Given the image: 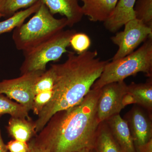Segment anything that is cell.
Returning <instances> with one entry per match:
<instances>
[{"mask_svg": "<svg viewBox=\"0 0 152 152\" xmlns=\"http://www.w3.org/2000/svg\"><path fill=\"white\" fill-rule=\"evenodd\" d=\"M75 30H63L34 48L23 52L24 60L20 67L21 75L46 70L48 63L61 58L70 46Z\"/></svg>", "mask_w": 152, "mask_h": 152, "instance_id": "obj_5", "label": "cell"}, {"mask_svg": "<svg viewBox=\"0 0 152 152\" xmlns=\"http://www.w3.org/2000/svg\"><path fill=\"white\" fill-rule=\"evenodd\" d=\"M126 105L137 104L146 110L152 116V77L149 78L146 83H132L127 86L126 97Z\"/></svg>", "mask_w": 152, "mask_h": 152, "instance_id": "obj_12", "label": "cell"}, {"mask_svg": "<svg viewBox=\"0 0 152 152\" xmlns=\"http://www.w3.org/2000/svg\"><path fill=\"white\" fill-rule=\"evenodd\" d=\"M2 17H3L2 15V14H1V13H0V18H2Z\"/></svg>", "mask_w": 152, "mask_h": 152, "instance_id": "obj_29", "label": "cell"}, {"mask_svg": "<svg viewBox=\"0 0 152 152\" xmlns=\"http://www.w3.org/2000/svg\"><path fill=\"white\" fill-rule=\"evenodd\" d=\"M134 11L136 18L152 28V0H137Z\"/></svg>", "mask_w": 152, "mask_h": 152, "instance_id": "obj_20", "label": "cell"}, {"mask_svg": "<svg viewBox=\"0 0 152 152\" xmlns=\"http://www.w3.org/2000/svg\"><path fill=\"white\" fill-rule=\"evenodd\" d=\"M7 152H9L8 151H7Z\"/></svg>", "mask_w": 152, "mask_h": 152, "instance_id": "obj_30", "label": "cell"}, {"mask_svg": "<svg viewBox=\"0 0 152 152\" xmlns=\"http://www.w3.org/2000/svg\"><path fill=\"white\" fill-rule=\"evenodd\" d=\"M66 26L65 18H56L46 6L41 3L28 21L14 30L12 39L16 48L23 52L47 40Z\"/></svg>", "mask_w": 152, "mask_h": 152, "instance_id": "obj_3", "label": "cell"}, {"mask_svg": "<svg viewBox=\"0 0 152 152\" xmlns=\"http://www.w3.org/2000/svg\"><path fill=\"white\" fill-rule=\"evenodd\" d=\"M98 56L96 50L77 55L69 52L64 62L51 65L55 77L53 96L35 121L37 133L57 112L77 105L84 99L110 61Z\"/></svg>", "mask_w": 152, "mask_h": 152, "instance_id": "obj_1", "label": "cell"}, {"mask_svg": "<svg viewBox=\"0 0 152 152\" xmlns=\"http://www.w3.org/2000/svg\"><path fill=\"white\" fill-rule=\"evenodd\" d=\"M90 149L86 148L80 150V151H77L74 152H89L90 151Z\"/></svg>", "mask_w": 152, "mask_h": 152, "instance_id": "obj_27", "label": "cell"}, {"mask_svg": "<svg viewBox=\"0 0 152 152\" xmlns=\"http://www.w3.org/2000/svg\"><path fill=\"white\" fill-rule=\"evenodd\" d=\"M124 29L111 38L113 43L118 47L112 61L120 59L132 53L147 39L152 36V28L135 18L127 22Z\"/></svg>", "mask_w": 152, "mask_h": 152, "instance_id": "obj_6", "label": "cell"}, {"mask_svg": "<svg viewBox=\"0 0 152 152\" xmlns=\"http://www.w3.org/2000/svg\"><path fill=\"white\" fill-rule=\"evenodd\" d=\"M139 72L152 77V36L137 50L120 59L109 61L92 89H100L111 83L123 81Z\"/></svg>", "mask_w": 152, "mask_h": 152, "instance_id": "obj_4", "label": "cell"}, {"mask_svg": "<svg viewBox=\"0 0 152 152\" xmlns=\"http://www.w3.org/2000/svg\"><path fill=\"white\" fill-rule=\"evenodd\" d=\"M100 89H91L80 103L56 113L34 140L51 152L94 148L100 124L97 105Z\"/></svg>", "mask_w": 152, "mask_h": 152, "instance_id": "obj_2", "label": "cell"}, {"mask_svg": "<svg viewBox=\"0 0 152 152\" xmlns=\"http://www.w3.org/2000/svg\"><path fill=\"white\" fill-rule=\"evenodd\" d=\"M53 90L37 94L35 96L33 101L32 110L33 113L38 115L48 103L50 100L53 96Z\"/></svg>", "mask_w": 152, "mask_h": 152, "instance_id": "obj_23", "label": "cell"}, {"mask_svg": "<svg viewBox=\"0 0 152 152\" xmlns=\"http://www.w3.org/2000/svg\"><path fill=\"white\" fill-rule=\"evenodd\" d=\"M41 5V2L37 0L29 7L18 11L12 16L0 22V34L10 32L23 24L28 18L35 13Z\"/></svg>", "mask_w": 152, "mask_h": 152, "instance_id": "obj_17", "label": "cell"}, {"mask_svg": "<svg viewBox=\"0 0 152 152\" xmlns=\"http://www.w3.org/2000/svg\"><path fill=\"white\" fill-rule=\"evenodd\" d=\"M91 45V39L85 33L76 32L70 41V46L78 54L88 51Z\"/></svg>", "mask_w": 152, "mask_h": 152, "instance_id": "obj_22", "label": "cell"}, {"mask_svg": "<svg viewBox=\"0 0 152 152\" xmlns=\"http://www.w3.org/2000/svg\"><path fill=\"white\" fill-rule=\"evenodd\" d=\"M84 15L92 22H104L110 17L119 0H79Z\"/></svg>", "mask_w": 152, "mask_h": 152, "instance_id": "obj_14", "label": "cell"}, {"mask_svg": "<svg viewBox=\"0 0 152 152\" xmlns=\"http://www.w3.org/2000/svg\"><path fill=\"white\" fill-rule=\"evenodd\" d=\"M44 72H30L22 74L16 78L3 80L0 82V94L6 95L30 111L32 108L35 96L34 92L35 84Z\"/></svg>", "mask_w": 152, "mask_h": 152, "instance_id": "obj_7", "label": "cell"}, {"mask_svg": "<svg viewBox=\"0 0 152 152\" xmlns=\"http://www.w3.org/2000/svg\"><path fill=\"white\" fill-rule=\"evenodd\" d=\"M94 148L96 152H122L105 121L99 126Z\"/></svg>", "mask_w": 152, "mask_h": 152, "instance_id": "obj_16", "label": "cell"}, {"mask_svg": "<svg viewBox=\"0 0 152 152\" xmlns=\"http://www.w3.org/2000/svg\"><path fill=\"white\" fill-rule=\"evenodd\" d=\"M55 73L50 66L39 77L34 88L35 95L42 92L53 89L55 82Z\"/></svg>", "mask_w": 152, "mask_h": 152, "instance_id": "obj_21", "label": "cell"}, {"mask_svg": "<svg viewBox=\"0 0 152 152\" xmlns=\"http://www.w3.org/2000/svg\"><path fill=\"white\" fill-rule=\"evenodd\" d=\"M6 145L9 152H28L29 148L28 142L16 140L10 141Z\"/></svg>", "mask_w": 152, "mask_h": 152, "instance_id": "obj_24", "label": "cell"}, {"mask_svg": "<svg viewBox=\"0 0 152 152\" xmlns=\"http://www.w3.org/2000/svg\"><path fill=\"white\" fill-rule=\"evenodd\" d=\"M37 0H0V13L8 18L21 9H27Z\"/></svg>", "mask_w": 152, "mask_h": 152, "instance_id": "obj_19", "label": "cell"}, {"mask_svg": "<svg viewBox=\"0 0 152 152\" xmlns=\"http://www.w3.org/2000/svg\"><path fill=\"white\" fill-rule=\"evenodd\" d=\"M45 5L54 15L59 14L67 20V26L72 27L84 16L79 0H38Z\"/></svg>", "mask_w": 152, "mask_h": 152, "instance_id": "obj_10", "label": "cell"}, {"mask_svg": "<svg viewBox=\"0 0 152 152\" xmlns=\"http://www.w3.org/2000/svg\"><path fill=\"white\" fill-rule=\"evenodd\" d=\"M89 152H96V150H95L94 148L91 149L90 150Z\"/></svg>", "mask_w": 152, "mask_h": 152, "instance_id": "obj_28", "label": "cell"}, {"mask_svg": "<svg viewBox=\"0 0 152 152\" xmlns=\"http://www.w3.org/2000/svg\"><path fill=\"white\" fill-rule=\"evenodd\" d=\"M127 85L124 81L111 83L100 88L97 105V115L100 122L120 114L126 106Z\"/></svg>", "mask_w": 152, "mask_h": 152, "instance_id": "obj_8", "label": "cell"}, {"mask_svg": "<svg viewBox=\"0 0 152 152\" xmlns=\"http://www.w3.org/2000/svg\"><path fill=\"white\" fill-rule=\"evenodd\" d=\"M8 151L7 145L4 144L2 137L0 129V152H7Z\"/></svg>", "mask_w": 152, "mask_h": 152, "instance_id": "obj_26", "label": "cell"}, {"mask_svg": "<svg viewBox=\"0 0 152 152\" xmlns=\"http://www.w3.org/2000/svg\"><path fill=\"white\" fill-rule=\"evenodd\" d=\"M28 144L29 148L28 152H51L48 149L37 142L34 138L32 139Z\"/></svg>", "mask_w": 152, "mask_h": 152, "instance_id": "obj_25", "label": "cell"}, {"mask_svg": "<svg viewBox=\"0 0 152 152\" xmlns=\"http://www.w3.org/2000/svg\"><path fill=\"white\" fill-rule=\"evenodd\" d=\"M7 129L14 140L20 141L28 142L37 136L35 123L31 118L11 117Z\"/></svg>", "mask_w": 152, "mask_h": 152, "instance_id": "obj_15", "label": "cell"}, {"mask_svg": "<svg viewBox=\"0 0 152 152\" xmlns=\"http://www.w3.org/2000/svg\"><path fill=\"white\" fill-rule=\"evenodd\" d=\"M105 121L122 152H136L127 123L120 114L115 115Z\"/></svg>", "mask_w": 152, "mask_h": 152, "instance_id": "obj_11", "label": "cell"}, {"mask_svg": "<svg viewBox=\"0 0 152 152\" xmlns=\"http://www.w3.org/2000/svg\"><path fill=\"white\" fill-rule=\"evenodd\" d=\"M124 119L127 123L135 148H138L152 140V116L148 112L134 106L126 114Z\"/></svg>", "mask_w": 152, "mask_h": 152, "instance_id": "obj_9", "label": "cell"}, {"mask_svg": "<svg viewBox=\"0 0 152 152\" xmlns=\"http://www.w3.org/2000/svg\"><path fill=\"white\" fill-rule=\"evenodd\" d=\"M29 112L24 106L0 94V117L5 114H9L11 117L31 119Z\"/></svg>", "mask_w": 152, "mask_h": 152, "instance_id": "obj_18", "label": "cell"}, {"mask_svg": "<svg viewBox=\"0 0 152 152\" xmlns=\"http://www.w3.org/2000/svg\"><path fill=\"white\" fill-rule=\"evenodd\" d=\"M137 0H119L110 17L104 22L106 29L116 32L125 24L136 18L134 7Z\"/></svg>", "mask_w": 152, "mask_h": 152, "instance_id": "obj_13", "label": "cell"}]
</instances>
